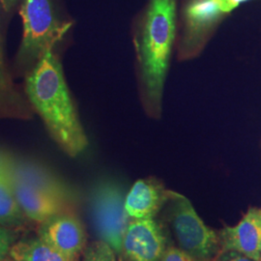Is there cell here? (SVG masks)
Instances as JSON below:
<instances>
[{
	"mask_svg": "<svg viewBox=\"0 0 261 261\" xmlns=\"http://www.w3.org/2000/svg\"><path fill=\"white\" fill-rule=\"evenodd\" d=\"M25 93L60 148L70 157L81 155L87 148L88 140L54 48L47 49L25 75Z\"/></svg>",
	"mask_w": 261,
	"mask_h": 261,
	"instance_id": "1",
	"label": "cell"
},
{
	"mask_svg": "<svg viewBox=\"0 0 261 261\" xmlns=\"http://www.w3.org/2000/svg\"><path fill=\"white\" fill-rule=\"evenodd\" d=\"M176 36V1L150 0L134 38L141 102L150 116L162 112L163 95Z\"/></svg>",
	"mask_w": 261,
	"mask_h": 261,
	"instance_id": "2",
	"label": "cell"
},
{
	"mask_svg": "<svg viewBox=\"0 0 261 261\" xmlns=\"http://www.w3.org/2000/svg\"><path fill=\"white\" fill-rule=\"evenodd\" d=\"M20 16L23 24L22 41L16 68L27 75L47 49L55 48L71 28L70 22L56 18L50 0H22Z\"/></svg>",
	"mask_w": 261,
	"mask_h": 261,
	"instance_id": "3",
	"label": "cell"
},
{
	"mask_svg": "<svg viewBox=\"0 0 261 261\" xmlns=\"http://www.w3.org/2000/svg\"><path fill=\"white\" fill-rule=\"evenodd\" d=\"M168 220L179 249L206 260H213L220 253V238L196 213L191 201L175 194L168 203Z\"/></svg>",
	"mask_w": 261,
	"mask_h": 261,
	"instance_id": "4",
	"label": "cell"
},
{
	"mask_svg": "<svg viewBox=\"0 0 261 261\" xmlns=\"http://www.w3.org/2000/svg\"><path fill=\"white\" fill-rule=\"evenodd\" d=\"M125 198L122 187L111 180L96 183L89 198L95 231L116 253H122L124 235L133 220L126 212Z\"/></svg>",
	"mask_w": 261,
	"mask_h": 261,
	"instance_id": "5",
	"label": "cell"
},
{
	"mask_svg": "<svg viewBox=\"0 0 261 261\" xmlns=\"http://www.w3.org/2000/svg\"><path fill=\"white\" fill-rule=\"evenodd\" d=\"M168 247L166 231L155 219H133L124 235L122 253L127 261H160Z\"/></svg>",
	"mask_w": 261,
	"mask_h": 261,
	"instance_id": "6",
	"label": "cell"
},
{
	"mask_svg": "<svg viewBox=\"0 0 261 261\" xmlns=\"http://www.w3.org/2000/svg\"><path fill=\"white\" fill-rule=\"evenodd\" d=\"M5 172L10 182L58 196L72 204L76 200L75 191L53 170L37 161L19 158L8 153Z\"/></svg>",
	"mask_w": 261,
	"mask_h": 261,
	"instance_id": "7",
	"label": "cell"
},
{
	"mask_svg": "<svg viewBox=\"0 0 261 261\" xmlns=\"http://www.w3.org/2000/svg\"><path fill=\"white\" fill-rule=\"evenodd\" d=\"M38 236L56 251L73 258H79L86 248L85 228L72 209L41 223Z\"/></svg>",
	"mask_w": 261,
	"mask_h": 261,
	"instance_id": "8",
	"label": "cell"
},
{
	"mask_svg": "<svg viewBox=\"0 0 261 261\" xmlns=\"http://www.w3.org/2000/svg\"><path fill=\"white\" fill-rule=\"evenodd\" d=\"M218 234L221 246L220 253L239 252L254 260H259L260 209L254 207L250 208L238 224L234 226H224Z\"/></svg>",
	"mask_w": 261,
	"mask_h": 261,
	"instance_id": "9",
	"label": "cell"
},
{
	"mask_svg": "<svg viewBox=\"0 0 261 261\" xmlns=\"http://www.w3.org/2000/svg\"><path fill=\"white\" fill-rule=\"evenodd\" d=\"M175 194L167 190L157 179H140L126 195V212L132 219H155Z\"/></svg>",
	"mask_w": 261,
	"mask_h": 261,
	"instance_id": "10",
	"label": "cell"
},
{
	"mask_svg": "<svg viewBox=\"0 0 261 261\" xmlns=\"http://www.w3.org/2000/svg\"><path fill=\"white\" fill-rule=\"evenodd\" d=\"M10 183L23 213L36 223L41 224L55 215L72 209V203L58 196L19 183Z\"/></svg>",
	"mask_w": 261,
	"mask_h": 261,
	"instance_id": "11",
	"label": "cell"
},
{
	"mask_svg": "<svg viewBox=\"0 0 261 261\" xmlns=\"http://www.w3.org/2000/svg\"><path fill=\"white\" fill-rule=\"evenodd\" d=\"M32 107L16 88L5 64L0 37V118L28 119Z\"/></svg>",
	"mask_w": 261,
	"mask_h": 261,
	"instance_id": "12",
	"label": "cell"
},
{
	"mask_svg": "<svg viewBox=\"0 0 261 261\" xmlns=\"http://www.w3.org/2000/svg\"><path fill=\"white\" fill-rule=\"evenodd\" d=\"M9 256L16 261H80L56 251L39 236L15 243L10 250Z\"/></svg>",
	"mask_w": 261,
	"mask_h": 261,
	"instance_id": "13",
	"label": "cell"
},
{
	"mask_svg": "<svg viewBox=\"0 0 261 261\" xmlns=\"http://www.w3.org/2000/svg\"><path fill=\"white\" fill-rule=\"evenodd\" d=\"M218 0H193L186 10L187 24L191 36L202 35L222 15Z\"/></svg>",
	"mask_w": 261,
	"mask_h": 261,
	"instance_id": "14",
	"label": "cell"
},
{
	"mask_svg": "<svg viewBox=\"0 0 261 261\" xmlns=\"http://www.w3.org/2000/svg\"><path fill=\"white\" fill-rule=\"evenodd\" d=\"M28 219L16 199L5 168L0 169V224L14 230L24 226Z\"/></svg>",
	"mask_w": 261,
	"mask_h": 261,
	"instance_id": "15",
	"label": "cell"
},
{
	"mask_svg": "<svg viewBox=\"0 0 261 261\" xmlns=\"http://www.w3.org/2000/svg\"><path fill=\"white\" fill-rule=\"evenodd\" d=\"M116 252L108 243L95 241L84 249V261H116Z\"/></svg>",
	"mask_w": 261,
	"mask_h": 261,
	"instance_id": "16",
	"label": "cell"
},
{
	"mask_svg": "<svg viewBox=\"0 0 261 261\" xmlns=\"http://www.w3.org/2000/svg\"><path fill=\"white\" fill-rule=\"evenodd\" d=\"M16 236L13 230L0 224V260L9 258L10 250L15 244Z\"/></svg>",
	"mask_w": 261,
	"mask_h": 261,
	"instance_id": "17",
	"label": "cell"
},
{
	"mask_svg": "<svg viewBox=\"0 0 261 261\" xmlns=\"http://www.w3.org/2000/svg\"><path fill=\"white\" fill-rule=\"evenodd\" d=\"M160 261H214V259L213 260L200 259V258H197V257H195V256L187 253L186 252L182 251L179 248L169 246L167 252H165L164 256Z\"/></svg>",
	"mask_w": 261,
	"mask_h": 261,
	"instance_id": "18",
	"label": "cell"
},
{
	"mask_svg": "<svg viewBox=\"0 0 261 261\" xmlns=\"http://www.w3.org/2000/svg\"><path fill=\"white\" fill-rule=\"evenodd\" d=\"M214 261H256L251 257L236 252H225L220 253L214 258Z\"/></svg>",
	"mask_w": 261,
	"mask_h": 261,
	"instance_id": "19",
	"label": "cell"
},
{
	"mask_svg": "<svg viewBox=\"0 0 261 261\" xmlns=\"http://www.w3.org/2000/svg\"><path fill=\"white\" fill-rule=\"evenodd\" d=\"M250 0H218L220 9L223 14L230 13L231 11L236 9L240 4Z\"/></svg>",
	"mask_w": 261,
	"mask_h": 261,
	"instance_id": "20",
	"label": "cell"
},
{
	"mask_svg": "<svg viewBox=\"0 0 261 261\" xmlns=\"http://www.w3.org/2000/svg\"><path fill=\"white\" fill-rule=\"evenodd\" d=\"M18 1L19 0H0L1 5H2L5 13H10L13 8L17 5Z\"/></svg>",
	"mask_w": 261,
	"mask_h": 261,
	"instance_id": "21",
	"label": "cell"
},
{
	"mask_svg": "<svg viewBox=\"0 0 261 261\" xmlns=\"http://www.w3.org/2000/svg\"><path fill=\"white\" fill-rule=\"evenodd\" d=\"M0 261H16V260H14V259H12V258H11V257H9V258H6V259H2V260H0Z\"/></svg>",
	"mask_w": 261,
	"mask_h": 261,
	"instance_id": "22",
	"label": "cell"
},
{
	"mask_svg": "<svg viewBox=\"0 0 261 261\" xmlns=\"http://www.w3.org/2000/svg\"><path fill=\"white\" fill-rule=\"evenodd\" d=\"M261 261V243H260V248H259V260Z\"/></svg>",
	"mask_w": 261,
	"mask_h": 261,
	"instance_id": "23",
	"label": "cell"
},
{
	"mask_svg": "<svg viewBox=\"0 0 261 261\" xmlns=\"http://www.w3.org/2000/svg\"><path fill=\"white\" fill-rule=\"evenodd\" d=\"M260 214H261V209H260Z\"/></svg>",
	"mask_w": 261,
	"mask_h": 261,
	"instance_id": "24",
	"label": "cell"
}]
</instances>
